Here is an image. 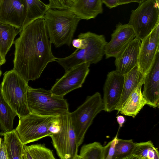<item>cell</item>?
Instances as JSON below:
<instances>
[{
  "label": "cell",
  "mask_w": 159,
  "mask_h": 159,
  "mask_svg": "<svg viewBox=\"0 0 159 159\" xmlns=\"http://www.w3.org/2000/svg\"><path fill=\"white\" fill-rule=\"evenodd\" d=\"M159 23V5L155 0H146L131 11L128 23L133 28L136 37L142 40Z\"/></svg>",
  "instance_id": "9c48e42d"
},
{
  "label": "cell",
  "mask_w": 159,
  "mask_h": 159,
  "mask_svg": "<svg viewBox=\"0 0 159 159\" xmlns=\"http://www.w3.org/2000/svg\"><path fill=\"white\" fill-rule=\"evenodd\" d=\"M20 32L12 25L0 21V53L4 58L14 43L16 36Z\"/></svg>",
  "instance_id": "44dd1931"
},
{
  "label": "cell",
  "mask_w": 159,
  "mask_h": 159,
  "mask_svg": "<svg viewBox=\"0 0 159 159\" xmlns=\"http://www.w3.org/2000/svg\"><path fill=\"white\" fill-rule=\"evenodd\" d=\"M78 159H105L104 146L97 142L84 144L80 149Z\"/></svg>",
  "instance_id": "d4e9b609"
},
{
  "label": "cell",
  "mask_w": 159,
  "mask_h": 159,
  "mask_svg": "<svg viewBox=\"0 0 159 159\" xmlns=\"http://www.w3.org/2000/svg\"><path fill=\"white\" fill-rule=\"evenodd\" d=\"M32 159H55L52 151L47 148L44 144H36L27 146L24 145Z\"/></svg>",
  "instance_id": "4316f807"
},
{
  "label": "cell",
  "mask_w": 159,
  "mask_h": 159,
  "mask_svg": "<svg viewBox=\"0 0 159 159\" xmlns=\"http://www.w3.org/2000/svg\"><path fill=\"white\" fill-rule=\"evenodd\" d=\"M124 76L121 97L116 109L118 113L120 112L126 100L131 92L139 83L144 80V75L140 71L138 65L124 75Z\"/></svg>",
  "instance_id": "d6986e66"
},
{
  "label": "cell",
  "mask_w": 159,
  "mask_h": 159,
  "mask_svg": "<svg viewBox=\"0 0 159 159\" xmlns=\"http://www.w3.org/2000/svg\"><path fill=\"white\" fill-rule=\"evenodd\" d=\"M1 142H2V139H1V138L0 137V144L1 143Z\"/></svg>",
  "instance_id": "74e56055"
},
{
  "label": "cell",
  "mask_w": 159,
  "mask_h": 159,
  "mask_svg": "<svg viewBox=\"0 0 159 159\" xmlns=\"http://www.w3.org/2000/svg\"><path fill=\"white\" fill-rule=\"evenodd\" d=\"M159 23L151 33L141 40L138 66L144 75L152 66L159 51Z\"/></svg>",
  "instance_id": "7c38bea8"
},
{
  "label": "cell",
  "mask_w": 159,
  "mask_h": 159,
  "mask_svg": "<svg viewBox=\"0 0 159 159\" xmlns=\"http://www.w3.org/2000/svg\"><path fill=\"white\" fill-rule=\"evenodd\" d=\"M15 46L13 69L28 83L40 76L47 65L55 61L44 18L24 26Z\"/></svg>",
  "instance_id": "6da1fadb"
},
{
  "label": "cell",
  "mask_w": 159,
  "mask_h": 159,
  "mask_svg": "<svg viewBox=\"0 0 159 159\" xmlns=\"http://www.w3.org/2000/svg\"><path fill=\"white\" fill-rule=\"evenodd\" d=\"M78 38L82 40L81 48H76L67 57L56 59L55 61L64 68L65 72L81 64L86 63L90 65L96 64L102 59L105 55L107 42L103 35L88 31L80 33Z\"/></svg>",
  "instance_id": "3957f363"
},
{
  "label": "cell",
  "mask_w": 159,
  "mask_h": 159,
  "mask_svg": "<svg viewBox=\"0 0 159 159\" xmlns=\"http://www.w3.org/2000/svg\"><path fill=\"white\" fill-rule=\"evenodd\" d=\"M70 112L58 116L57 130L50 136L57 154L61 159H78V147Z\"/></svg>",
  "instance_id": "ba28073f"
},
{
  "label": "cell",
  "mask_w": 159,
  "mask_h": 159,
  "mask_svg": "<svg viewBox=\"0 0 159 159\" xmlns=\"http://www.w3.org/2000/svg\"><path fill=\"white\" fill-rule=\"evenodd\" d=\"M143 95L147 105L153 108L159 105V51L153 63L144 75Z\"/></svg>",
  "instance_id": "9a60e30c"
},
{
  "label": "cell",
  "mask_w": 159,
  "mask_h": 159,
  "mask_svg": "<svg viewBox=\"0 0 159 159\" xmlns=\"http://www.w3.org/2000/svg\"><path fill=\"white\" fill-rule=\"evenodd\" d=\"M6 61L5 58H4L0 53V77L2 74V71L0 70V67L1 65L4 64Z\"/></svg>",
  "instance_id": "e575fe53"
},
{
  "label": "cell",
  "mask_w": 159,
  "mask_h": 159,
  "mask_svg": "<svg viewBox=\"0 0 159 159\" xmlns=\"http://www.w3.org/2000/svg\"><path fill=\"white\" fill-rule=\"evenodd\" d=\"M26 16L23 0H2L0 21L12 25L21 31L25 25Z\"/></svg>",
  "instance_id": "5bb4252c"
},
{
  "label": "cell",
  "mask_w": 159,
  "mask_h": 159,
  "mask_svg": "<svg viewBox=\"0 0 159 159\" xmlns=\"http://www.w3.org/2000/svg\"><path fill=\"white\" fill-rule=\"evenodd\" d=\"M49 39L56 48L70 46L81 19L69 9L49 8L44 17Z\"/></svg>",
  "instance_id": "7a4b0ae2"
},
{
  "label": "cell",
  "mask_w": 159,
  "mask_h": 159,
  "mask_svg": "<svg viewBox=\"0 0 159 159\" xmlns=\"http://www.w3.org/2000/svg\"><path fill=\"white\" fill-rule=\"evenodd\" d=\"M71 43L73 47L76 48H81L83 45L82 39L78 38L72 40Z\"/></svg>",
  "instance_id": "d6a6232c"
},
{
  "label": "cell",
  "mask_w": 159,
  "mask_h": 159,
  "mask_svg": "<svg viewBox=\"0 0 159 159\" xmlns=\"http://www.w3.org/2000/svg\"><path fill=\"white\" fill-rule=\"evenodd\" d=\"M103 110L102 98L100 93L97 92L88 96L84 103L76 109L70 112L78 147L82 143L85 135L94 118Z\"/></svg>",
  "instance_id": "52a82bcc"
},
{
  "label": "cell",
  "mask_w": 159,
  "mask_h": 159,
  "mask_svg": "<svg viewBox=\"0 0 159 159\" xmlns=\"http://www.w3.org/2000/svg\"><path fill=\"white\" fill-rule=\"evenodd\" d=\"M23 1L26 11L25 26L34 20L44 18L47 11L49 8L48 4H45L40 0Z\"/></svg>",
  "instance_id": "7402d4cb"
},
{
  "label": "cell",
  "mask_w": 159,
  "mask_h": 159,
  "mask_svg": "<svg viewBox=\"0 0 159 159\" xmlns=\"http://www.w3.org/2000/svg\"><path fill=\"white\" fill-rule=\"evenodd\" d=\"M90 65L86 63L77 65L68 70L57 79L50 91L62 97L72 91L82 87L89 72Z\"/></svg>",
  "instance_id": "30bf717a"
},
{
  "label": "cell",
  "mask_w": 159,
  "mask_h": 159,
  "mask_svg": "<svg viewBox=\"0 0 159 159\" xmlns=\"http://www.w3.org/2000/svg\"><path fill=\"white\" fill-rule=\"evenodd\" d=\"M6 148L8 159H24V145L15 129L1 132Z\"/></svg>",
  "instance_id": "ffe728a7"
},
{
  "label": "cell",
  "mask_w": 159,
  "mask_h": 159,
  "mask_svg": "<svg viewBox=\"0 0 159 159\" xmlns=\"http://www.w3.org/2000/svg\"><path fill=\"white\" fill-rule=\"evenodd\" d=\"M135 143L132 139H123L117 138L113 159H129Z\"/></svg>",
  "instance_id": "484cf974"
},
{
  "label": "cell",
  "mask_w": 159,
  "mask_h": 159,
  "mask_svg": "<svg viewBox=\"0 0 159 159\" xmlns=\"http://www.w3.org/2000/svg\"><path fill=\"white\" fill-rule=\"evenodd\" d=\"M101 0H75L69 9L81 20L94 19L102 13Z\"/></svg>",
  "instance_id": "e0dca14e"
},
{
  "label": "cell",
  "mask_w": 159,
  "mask_h": 159,
  "mask_svg": "<svg viewBox=\"0 0 159 159\" xmlns=\"http://www.w3.org/2000/svg\"><path fill=\"white\" fill-rule=\"evenodd\" d=\"M143 83V81L139 83L129 95L120 111L121 114L134 118L147 104L141 91Z\"/></svg>",
  "instance_id": "ac0fdd59"
},
{
  "label": "cell",
  "mask_w": 159,
  "mask_h": 159,
  "mask_svg": "<svg viewBox=\"0 0 159 159\" xmlns=\"http://www.w3.org/2000/svg\"><path fill=\"white\" fill-rule=\"evenodd\" d=\"M3 76L1 84L5 100L19 117L28 114V83L13 69L5 72Z\"/></svg>",
  "instance_id": "8992f818"
},
{
  "label": "cell",
  "mask_w": 159,
  "mask_h": 159,
  "mask_svg": "<svg viewBox=\"0 0 159 159\" xmlns=\"http://www.w3.org/2000/svg\"><path fill=\"white\" fill-rule=\"evenodd\" d=\"M156 1V2L157 4L159 5V0H155Z\"/></svg>",
  "instance_id": "8d00e7d4"
},
{
  "label": "cell",
  "mask_w": 159,
  "mask_h": 159,
  "mask_svg": "<svg viewBox=\"0 0 159 159\" xmlns=\"http://www.w3.org/2000/svg\"><path fill=\"white\" fill-rule=\"evenodd\" d=\"M116 120L117 123L120 126H121L124 123L125 119L123 116L119 115L117 116Z\"/></svg>",
  "instance_id": "836d02e7"
},
{
  "label": "cell",
  "mask_w": 159,
  "mask_h": 159,
  "mask_svg": "<svg viewBox=\"0 0 159 159\" xmlns=\"http://www.w3.org/2000/svg\"><path fill=\"white\" fill-rule=\"evenodd\" d=\"M2 0H0V6L1 4V2H2Z\"/></svg>",
  "instance_id": "f35d334b"
},
{
  "label": "cell",
  "mask_w": 159,
  "mask_h": 159,
  "mask_svg": "<svg viewBox=\"0 0 159 159\" xmlns=\"http://www.w3.org/2000/svg\"><path fill=\"white\" fill-rule=\"evenodd\" d=\"M157 149L151 140L135 143L134 148L129 159H159Z\"/></svg>",
  "instance_id": "cb8c5ba5"
},
{
  "label": "cell",
  "mask_w": 159,
  "mask_h": 159,
  "mask_svg": "<svg viewBox=\"0 0 159 159\" xmlns=\"http://www.w3.org/2000/svg\"><path fill=\"white\" fill-rule=\"evenodd\" d=\"M124 79V75L116 70L107 74L103 87L102 98L105 111L109 112L116 110L121 97Z\"/></svg>",
  "instance_id": "8fae6325"
},
{
  "label": "cell",
  "mask_w": 159,
  "mask_h": 159,
  "mask_svg": "<svg viewBox=\"0 0 159 159\" xmlns=\"http://www.w3.org/2000/svg\"><path fill=\"white\" fill-rule=\"evenodd\" d=\"M58 116H45L30 113L19 117L18 125L15 129L22 143L26 144L50 137L56 132L58 127Z\"/></svg>",
  "instance_id": "277c9868"
},
{
  "label": "cell",
  "mask_w": 159,
  "mask_h": 159,
  "mask_svg": "<svg viewBox=\"0 0 159 159\" xmlns=\"http://www.w3.org/2000/svg\"><path fill=\"white\" fill-rule=\"evenodd\" d=\"M117 134L111 141L104 146L105 159H113Z\"/></svg>",
  "instance_id": "f1b7e54d"
},
{
  "label": "cell",
  "mask_w": 159,
  "mask_h": 159,
  "mask_svg": "<svg viewBox=\"0 0 159 159\" xmlns=\"http://www.w3.org/2000/svg\"><path fill=\"white\" fill-rule=\"evenodd\" d=\"M141 41L135 37L115 58L116 70L124 75L138 65Z\"/></svg>",
  "instance_id": "2e32d148"
},
{
  "label": "cell",
  "mask_w": 159,
  "mask_h": 159,
  "mask_svg": "<svg viewBox=\"0 0 159 159\" xmlns=\"http://www.w3.org/2000/svg\"><path fill=\"white\" fill-rule=\"evenodd\" d=\"M50 8L66 9H69L71 4L69 0H48Z\"/></svg>",
  "instance_id": "83f0119b"
},
{
  "label": "cell",
  "mask_w": 159,
  "mask_h": 159,
  "mask_svg": "<svg viewBox=\"0 0 159 159\" xmlns=\"http://www.w3.org/2000/svg\"><path fill=\"white\" fill-rule=\"evenodd\" d=\"M146 0H118V5H121L131 2H137L140 4Z\"/></svg>",
  "instance_id": "1f68e13d"
},
{
  "label": "cell",
  "mask_w": 159,
  "mask_h": 159,
  "mask_svg": "<svg viewBox=\"0 0 159 159\" xmlns=\"http://www.w3.org/2000/svg\"><path fill=\"white\" fill-rule=\"evenodd\" d=\"M102 3H104L109 8L111 9L117 6L118 0H101Z\"/></svg>",
  "instance_id": "4dcf8cb0"
},
{
  "label": "cell",
  "mask_w": 159,
  "mask_h": 159,
  "mask_svg": "<svg viewBox=\"0 0 159 159\" xmlns=\"http://www.w3.org/2000/svg\"><path fill=\"white\" fill-rule=\"evenodd\" d=\"M16 113L5 100L2 93L0 84V127L4 131L8 132L13 129L14 120Z\"/></svg>",
  "instance_id": "603a6c76"
},
{
  "label": "cell",
  "mask_w": 159,
  "mask_h": 159,
  "mask_svg": "<svg viewBox=\"0 0 159 159\" xmlns=\"http://www.w3.org/2000/svg\"><path fill=\"white\" fill-rule=\"evenodd\" d=\"M0 159H8L6 145L4 140L0 144Z\"/></svg>",
  "instance_id": "f546056e"
},
{
  "label": "cell",
  "mask_w": 159,
  "mask_h": 159,
  "mask_svg": "<svg viewBox=\"0 0 159 159\" xmlns=\"http://www.w3.org/2000/svg\"><path fill=\"white\" fill-rule=\"evenodd\" d=\"M27 101L30 113L58 116L69 112L68 104L63 97L43 88H33L29 86Z\"/></svg>",
  "instance_id": "5b68a950"
},
{
  "label": "cell",
  "mask_w": 159,
  "mask_h": 159,
  "mask_svg": "<svg viewBox=\"0 0 159 159\" xmlns=\"http://www.w3.org/2000/svg\"><path fill=\"white\" fill-rule=\"evenodd\" d=\"M110 41L107 43L105 48L106 58H115L135 37V31L128 24L119 23L111 35Z\"/></svg>",
  "instance_id": "4fadbf2b"
},
{
  "label": "cell",
  "mask_w": 159,
  "mask_h": 159,
  "mask_svg": "<svg viewBox=\"0 0 159 159\" xmlns=\"http://www.w3.org/2000/svg\"><path fill=\"white\" fill-rule=\"evenodd\" d=\"M75 0H69L70 2V3H71V5L73 3V2H74Z\"/></svg>",
  "instance_id": "d590c367"
}]
</instances>
